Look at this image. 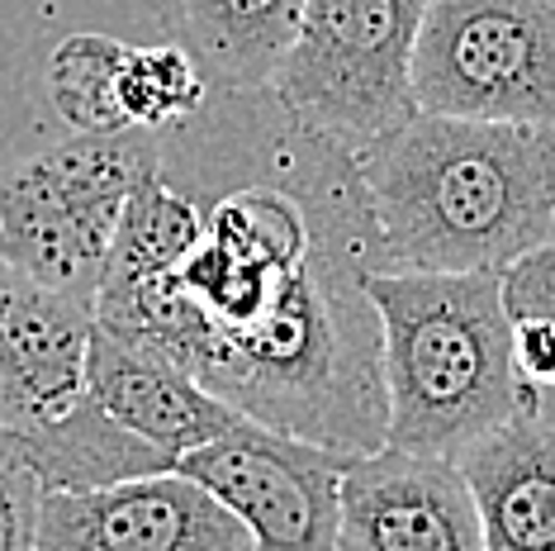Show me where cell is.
I'll return each mask as SVG.
<instances>
[{
  "label": "cell",
  "instance_id": "d6986e66",
  "mask_svg": "<svg viewBox=\"0 0 555 551\" xmlns=\"http://www.w3.org/2000/svg\"><path fill=\"white\" fill-rule=\"evenodd\" d=\"M499 295H503V315L517 323H555V243L527 247L517 253L508 267L499 271Z\"/></svg>",
  "mask_w": 555,
  "mask_h": 551
},
{
  "label": "cell",
  "instance_id": "7c38bea8",
  "mask_svg": "<svg viewBox=\"0 0 555 551\" xmlns=\"http://www.w3.org/2000/svg\"><path fill=\"white\" fill-rule=\"evenodd\" d=\"M485 551H555V428L537 413L461 452Z\"/></svg>",
  "mask_w": 555,
  "mask_h": 551
},
{
  "label": "cell",
  "instance_id": "30bf717a",
  "mask_svg": "<svg viewBox=\"0 0 555 551\" xmlns=\"http://www.w3.org/2000/svg\"><path fill=\"white\" fill-rule=\"evenodd\" d=\"M95 309L0 261V423L34 437L86 399Z\"/></svg>",
  "mask_w": 555,
  "mask_h": 551
},
{
  "label": "cell",
  "instance_id": "ac0fdd59",
  "mask_svg": "<svg viewBox=\"0 0 555 551\" xmlns=\"http://www.w3.org/2000/svg\"><path fill=\"white\" fill-rule=\"evenodd\" d=\"M43 475L20 433L0 423V551H39Z\"/></svg>",
  "mask_w": 555,
  "mask_h": 551
},
{
  "label": "cell",
  "instance_id": "3957f363",
  "mask_svg": "<svg viewBox=\"0 0 555 551\" xmlns=\"http://www.w3.org/2000/svg\"><path fill=\"white\" fill-rule=\"evenodd\" d=\"M365 291L380 315L389 447L461 461L479 437L541 409L513 357L499 271L385 267Z\"/></svg>",
  "mask_w": 555,
  "mask_h": 551
},
{
  "label": "cell",
  "instance_id": "e0dca14e",
  "mask_svg": "<svg viewBox=\"0 0 555 551\" xmlns=\"http://www.w3.org/2000/svg\"><path fill=\"white\" fill-rule=\"evenodd\" d=\"M209 77L199 72L191 48H129L119 67V110L129 119V129H171V124L191 119L209 100Z\"/></svg>",
  "mask_w": 555,
  "mask_h": 551
},
{
  "label": "cell",
  "instance_id": "6da1fadb",
  "mask_svg": "<svg viewBox=\"0 0 555 551\" xmlns=\"http://www.w3.org/2000/svg\"><path fill=\"white\" fill-rule=\"evenodd\" d=\"M199 243L157 281L100 285L95 323L162 353L243 419L337 452L389 433L375 271L389 267L357 153L271 91H209L157 133Z\"/></svg>",
  "mask_w": 555,
  "mask_h": 551
},
{
  "label": "cell",
  "instance_id": "5b68a950",
  "mask_svg": "<svg viewBox=\"0 0 555 551\" xmlns=\"http://www.w3.org/2000/svg\"><path fill=\"white\" fill-rule=\"evenodd\" d=\"M433 0H305L271 91L295 119L365 148L418 115L413 48Z\"/></svg>",
  "mask_w": 555,
  "mask_h": 551
},
{
  "label": "cell",
  "instance_id": "52a82bcc",
  "mask_svg": "<svg viewBox=\"0 0 555 551\" xmlns=\"http://www.w3.org/2000/svg\"><path fill=\"white\" fill-rule=\"evenodd\" d=\"M357 452L275 433L243 419L176 461V471L219 499L257 551H337L343 471Z\"/></svg>",
  "mask_w": 555,
  "mask_h": 551
},
{
  "label": "cell",
  "instance_id": "9c48e42d",
  "mask_svg": "<svg viewBox=\"0 0 555 551\" xmlns=\"http://www.w3.org/2000/svg\"><path fill=\"white\" fill-rule=\"evenodd\" d=\"M337 551H485L461 461L389 443L357 452L343 471Z\"/></svg>",
  "mask_w": 555,
  "mask_h": 551
},
{
  "label": "cell",
  "instance_id": "ba28073f",
  "mask_svg": "<svg viewBox=\"0 0 555 551\" xmlns=\"http://www.w3.org/2000/svg\"><path fill=\"white\" fill-rule=\"evenodd\" d=\"M39 551H257L251 533L181 471L95 490H43Z\"/></svg>",
  "mask_w": 555,
  "mask_h": 551
},
{
  "label": "cell",
  "instance_id": "8992f818",
  "mask_svg": "<svg viewBox=\"0 0 555 551\" xmlns=\"http://www.w3.org/2000/svg\"><path fill=\"white\" fill-rule=\"evenodd\" d=\"M413 100L423 115L555 129V0H433Z\"/></svg>",
  "mask_w": 555,
  "mask_h": 551
},
{
  "label": "cell",
  "instance_id": "2e32d148",
  "mask_svg": "<svg viewBox=\"0 0 555 551\" xmlns=\"http://www.w3.org/2000/svg\"><path fill=\"white\" fill-rule=\"evenodd\" d=\"M129 43L105 34H72L48 57V105L72 133H119L129 129L119 110V67Z\"/></svg>",
  "mask_w": 555,
  "mask_h": 551
},
{
  "label": "cell",
  "instance_id": "9a60e30c",
  "mask_svg": "<svg viewBox=\"0 0 555 551\" xmlns=\"http://www.w3.org/2000/svg\"><path fill=\"white\" fill-rule=\"evenodd\" d=\"M199 229L205 223H199L195 200L162 171H153L124 205L100 285H138L176 271L185 253L199 243Z\"/></svg>",
  "mask_w": 555,
  "mask_h": 551
},
{
  "label": "cell",
  "instance_id": "7a4b0ae2",
  "mask_svg": "<svg viewBox=\"0 0 555 551\" xmlns=\"http://www.w3.org/2000/svg\"><path fill=\"white\" fill-rule=\"evenodd\" d=\"M389 267L503 271L555 223V129L413 115L357 148Z\"/></svg>",
  "mask_w": 555,
  "mask_h": 551
},
{
  "label": "cell",
  "instance_id": "277c9868",
  "mask_svg": "<svg viewBox=\"0 0 555 551\" xmlns=\"http://www.w3.org/2000/svg\"><path fill=\"white\" fill-rule=\"evenodd\" d=\"M157 171V133H72L0 167V261L95 309L129 195Z\"/></svg>",
  "mask_w": 555,
  "mask_h": 551
},
{
  "label": "cell",
  "instance_id": "5bb4252c",
  "mask_svg": "<svg viewBox=\"0 0 555 551\" xmlns=\"http://www.w3.org/2000/svg\"><path fill=\"white\" fill-rule=\"evenodd\" d=\"M24 447H29L34 466L43 475V490H95V485L133 480V475L176 471L167 452H157L153 443L119 428L91 395L62 423L24 437Z\"/></svg>",
  "mask_w": 555,
  "mask_h": 551
},
{
  "label": "cell",
  "instance_id": "ffe728a7",
  "mask_svg": "<svg viewBox=\"0 0 555 551\" xmlns=\"http://www.w3.org/2000/svg\"><path fill=\"white\" fill-rule=\"evenodd\" d=\"M513 357L532 385H555V323H517Z\"/></svg>",
  "mask_w": 555,
  "mask_h": 551
},
{
  "label": "cell",
  "instance_id": "8fae6325",
  "mask_svg": "<svg viewBox=\"0 0 555 551\" xmlns=\"http://www.w3.org/2000/svg\"><path fill=\"white\" fill-rule=\"evenodd\" d=\"M86 395L119 428L153 443L171 461H181L185 452H195V447H205L243 423V413L223 405L214 390H205L191 371H181L162 353L124 343L100 323L91 337V357H86Z\"/></svg>",
  "mask_w": 555,
  "mask_h": 551
},
{
  "label": "cell",
  "instance_id": "4fadbf2b",
  "mask_svg": "<svg viewBox=\"0 0 555 551\" xmlns=\"http://www.w3.org/2000/svg\"><path fill=\"white\" fill-rule=\"evenodd\" d=\"M176 10L214 91H267L295 43L305 0H176Z\"/></svg>",
  "mask_w": 555,
  "mask_h": 551
}]
</instances>
